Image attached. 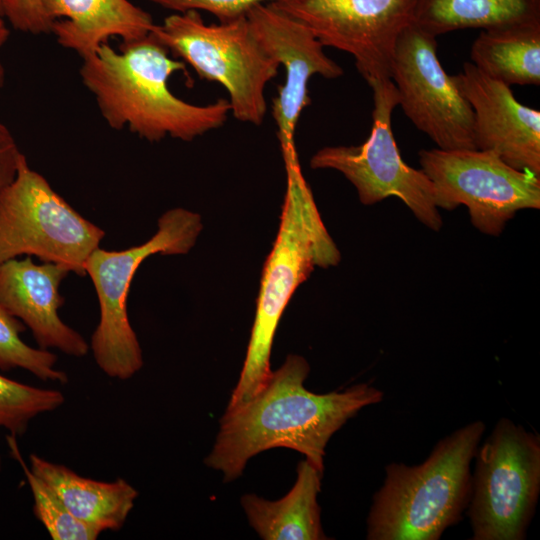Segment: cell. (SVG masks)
I'll use <instances>...</instances> for the list:
<instances>
[{
    "label": "cell",
    "mask_w": 540,
    "mask_h": 540,
    "mask_svg": "<svg viewBox=\"0 0 540 540\" xmlns=\"http://www.w3.org/2000/svg\"><path fill=\"white\" fill-rule=\"evenodd\" d=\"M373 91L372 128L358 146H327L310 159L313 169H333L342 173L356 188L364 205L397 197L425 226L434 231L442 227L434 187L420 169L406 164L392 131V112L399 104L391 79L369 85Z\"/></svg>",
    "instance_id": "9"
},
{
    "label": "cell",
    "mask_w": 540,
    "mask_h": 540,
    "mask_svg": "<svg viewBox=\"0 0 540 540\" xmlns=\"http://www.w3.org/2000/svg\"><path fill=\"white\" fill-rule=\"evenodd\" d=\"M104 236L22 157L16 178L0 195V263L36 256L83 276L87 258Z\"/></svg>",
    "instance_id": "8"
},
{
    "label": "cell",
    "mask_w": 540,
    "mask_h": 540,
    "mask_svg": "<svg viewBox=\"0 0 540 540\" xmlns=\"http://www.w3.org/2000/svg\"><path fill=\"white\" fill-rule=\"evenodd\" d=\"M169 53L151 32L122 43L119 51L103 43L82 58L81 81L109 127H127L149 142H158L166 136L192 141L224 125L230 113L227 99L195 105L169 89L170 76L186 67Z\"/></svg>",
    "instance_id": "2"
},
{
    "label": "cell",
    "mask_w": 540,
    "mask_h": 540,
    "mask_svg": "<svg viewBox=\"0 0 540 540\" xmlns=\"http://www.w3.org/2000/svg\"><path fill=\"white\" fill-rule=\"evenodd\" d=\"M5 0H0V15H2L3 3ZM3 16V15H2Z\"/></svg>",
    "instance_id": "28"
},
{
    "label": "cell",
    "mask_w": 540,
    "mask_h": 540,
    "mask_svg": "<svg viewBox=\"0 0 540 540\" xmlns=\"http://www.w3.org/2000/svg\"><path fill=\"white\" fill-rule=\"evenodd\" d=\"M23 156L12 132L0 121V195L16 178Z\"/></svg>",
    "instance_id": "26"
},
{
    "label": "cell",
    "mask_w": 540,
    "mask_h": 540,
    "mask_svg": "<svg viewBox=\"0 0 540 540\" xmlns=\"http://www.w3.org/2000/svg\"><path fill=\"white\" fill-rule=\"evenodd\" d=\"M275 6L305 24L325 47L353 56L370 85L389 80L396 42L416 0H288Z\"/></svg>",
    "instance_id": "12"
},
{
    "label": "cell",
    "mask_w": 540,
    "mask_h": 540,
    "mask_svg": "<svg viewBox=\"0 0 540 540\" xmlns=\"http://www.w3.org/2000/svg\"><path fill=\"white\" fill-rule=\"evenodd\" d=\"M282 155L287 186L280 228L264 265L245 361L228 405L247 401L270 378L275 332L297 287L316 267L336 266L341 259L303 176L297 151Z\"/></svg>",
    "instance_id": "3"
},
{
    "label": "cell",
    "mask_w": 540,
    "mask_h": 540,
    "mask_svg": "<svg viewBox=\"0 0 540 540\" xmlns=\"http://www.w3.org/2000/svg\"><path fill=\"white\" fill-rule=\"evenodd\" d=\"M485 432L473 421L439 440L420 464L392 462L367 516L368 540H438L471 496V463Z\"/></svg>",
    "instance_id": "4"
},
{
    "label": "cell",
    "mask_w": 540,
    "mask_h": 540,
    "mask_svg": "<svg viewBox=\"0 0 540 540\" xmlns=\"http://www.w3.org/2000/svg\"><path fill=\"white\" fill-rule=\"evenodd\" d=\"M246 17L260 44L285 70V81L272 101V116L281 151L296 150L298 119L311 102L310 79L316 74L335 79L344 71L305 24L273 3L255 5Z\"/></svg>",
    "instance_id": "13"
},
{
    "label": "cell",
    "mask_w": 540,
    "mask_h": 540,
    "mask_svg": "<svg viewBox=\"0 0 540 540\" xmlns=\"http://www.w3.org/2000/svg\"><path fill=\"white\" fill-rule=\"evenodd\" d=\"M470 57L481 72L508 86L540 84V20L481 30Z\"/></svg>",
    "instance_id": "19"
},
{
    "label": "cell",
    "mask_w": 540,
    "mask_h": 540,
    "mask_svg": "<svg viewBox=\"0 0 540 540\" xmlns=\"http://www.w3.org/2000/svg\"><path fill=\"white\" fill-rule=\"evenodd\" d=\"M1 469H2V459H1V456H0V472H1Z\"/></svg>",
    "instance_id": "29"
},
{
    "label": "cell",
    "mask_w": 540,
    "mask_h": 540,
    "mask_svg": "<svg viewBox=\"0 0 540 540\" xmlns=\"http://www.w3.org/2000/svg\"><path fill=\"white\" fill-rule=\"evenodd\" d=\"M406 117L440 149H476L473 110L437 57L436 37L414 22L400 34L391 64Z\"/></svg>",
    "instance_id": "11"
},
{
    "label": "cell",
    "mask_w": 540,
    "mask_h": 540,
    "mask_svg": "<svg viewBox=\"0 0 540 540\" xmlns=\"http://www.w3.org/2000/svg\"><path fill=\"white\" fill-rule=\"evenodd\" d=\"M202 228L198 213L173 208L162 214L157 232L145 243L119 251L99 246L87 258L85 274L94 285L100 309L89 349L107 376L126 380L143 366L140 343L127 313L128 294L137 269L154 254L188 253Z\"/></svg>",
    "instance_id": "5"
},
{
    "label": "cell",
    "mask_w": 540,
    "mask_h": 540,
    "mask_svg": "<svg viewBox=\"0 0 540 540\" xmlns=\"http://www.w3.org/2000/svg\"><path fill=\"white\" fill-rule=\"evenodd\" d=\"M16 436H6L11 456L19 463L33 497V512L54 540H95L101 531L75 518L55 492L24 461Z\"/></svg>",
    "instance_id": "21"
},
{
    "label": "cell",
    "mask_w": 540,
    "mask_h": 540,
    "mask_svg": "<svg viewBox=\"0 0 540 540\" xmlns=\"http://www.w3.org/2000/svg\"><path fill=\"white\" fill-rule=\"evenodd\" d=\"M64 395L55 389L27 385L0 374V428L23 435L32 419L59 408Z\"/></svg>",
    "instance_id": "23"
},
{
    "label": "cell",
    "mask_w": 540,
    "mask_h": 540,
    "mask_svg": "<svg viewBox=\"0 0 540 540\" xmlns=\"http://www.w3.org/2000/svg\"><path fill=\"white\" fill-rule=\"evenodd\" d=\"M10 35V31L6 26L4 17L0 15V49L5 45ZM5 83V68L0 61V89Z\"/></svg>",
    "instance_id": "27"
},
{
    "label": "cell",
    "mask_w": 540,
    "mask_h": 540,
    "mask_svg": "<svg viewBox=\"0 0 540 540\" xmlns=\"http://www.w3.org/2000/svg\"><path fill=\"white\" fill-rule=\"evenodd\" d=\"M53 20L57 43L81 58L96 51L109 38L122 43L146 37L155 26L152 16L129 0H42Z\"/></svg>",
    "instance_id": "16"
},
{
    "label": "cell",
    "mask_w": 540,
    "mask_h": 540,
    "mask_svg": "<svg viewBox=\"0 0 540 540\" xmlns=\"http://www.w3.org/2000/svg\"><path fill=\"white\" fill-rule=\"evenodd\" d=\"M26 326L0 304V369H24L44 381L65 384L68 375L56 368L57 355L21 339Z\"/></svg>",
    "instance_id": "22"
},
{
    "label": "cell",
    "mask_w": 540,
    "mask_h": 540,
    "mask_svg": "<svg viewBox=\"0 0 540 540\" xmlns=\"http://www.w3.org/2000/svg\"><path fill=\"white\" fill-rule=\"evenodd\" d=\"M70 273L64 265L33 262L31 256L0 263V304L27 326L40 348H55L82 357L89 344L58 314L64 299L59 289Z\"/></svg>",
    "instance_id": "15"
},
{
    "label": "cell",
    "mask_w": 540,
    "mask_h": 540,
    "mask_svg": "<svg viewBox=\"0 0 540 540\" xmlns=\"http://www.w3.org/2000/svg\"><path fill=\"white\" fill-rule=\"evenodd\" d=\"M164 8L183 13L189 10L206 11L220 23L245 16L257 4L288 0H148Z\"/></svg>",
    "instance_id": "24"
},
{
    "label": "cell",
    "mask_w": 540,
    "mask_h": 540,
    "mask_svg": "<svg viewBox=\"0 0 540 540\" xmlns=\"http://www.w3.org/2000/svg\"><path fill=\"white\" fill-rule=\"evenodd\" d=\"M452 77L473 110L476 149L493 151L511 167L540 176V112L471 62Z\"/></svg>",
    "instance_id": "14"
},
{
    "label": "cell",
    "mask_w": 540,
    "mask_h": 540,
    "mask_svg": "<svg viewBox=\"0 0 540 540\" xmlns=\"http://www.w3.org/2000/svg\"><path fill=\"white\" fill-rule=\"evenodd\" d=\"M540 20V0H416L413 22L437 37Z\"/></svg>",
    "instance_id": "20"
},
{
    "label": "cell",
    "mask_w": 540,
    "mask_h": 540,
    "mask_svg": "<svg viewBox=\"0 0 540 540\" xmlns=\"http://www.w3.org/2000/svg\"><path fill=\"white\" fill-rule=\"evenodd\" d=\"M29 460L31 471L79 521L101 532L122 528L138 497V491L126 480L106 482L86 478L36 454H31Z\"/></svg>",
    "instance_id": "17"
},
{
    "label": "cell",
    "mask_w": 540,
    "mask_h": 540,
    "mask_svg": "<svg viewBox=\"0 0 540 540\" xmlns=\"http://www.w3.org/2000/svg\"><path fill=\"white\" fill-rule=\"evenodd\" d=\"M321 473L307 459L297 465V477L290 491L270 501L246 494L241 505L250 526L264 540H325L318 494Z\"/></svg>",
    "instance_id": "18"
},
{
    "label": "cell",
    "mask_w": 540,
    "mask_h": 540,
    "mask_svg": "<svg viewBox=\"0 0 540 540\" xmlns=\"http://www.w3.org/2000/svg\"><path fill=\"white\" fill-rule=\"evenodd\" d=\"M2 15L15 30L33 35L51 33L54 22L46 15L42 0H5Z\"/></svg>",
    "instance_id": "25"
},
{
    "label": "cell",
    "mask_w": 540,
    "mask_h": 540,
    "mask_svg": "<svg viewBox=\"0 0 540 540\" xmlns=\"http://www.w3.org/2000/svg\"><path fill=\"white\" fill-rule=\"evenodd\" d=\"M419 161L437 207L466 206L482 233L498 236L517 211L540 208V176L511 167L493 151L422 149Z\"/></svg>",
    "instance_id": "10"
},
{
    "label": "cell",
    "mask_w": 540,
    "mask_h": 540,
    "mask_svg": "<svg viewBox=\"0 0 540 540\" xmlns=\"http://www.w3.org/2000/svg\"><path fill=\"white\" fill-rule=\"evenodd\" d=\"M152 33L203 79L222 85L230 113L241 122L261 125L267 112L265 88L280 68L263 48L245 16L206 24L199 11L174 13Z\"/></svg>",
    "instance_id": "6"
},
{
    "label": "cell",
    "mask_w": 540,
    "mask_h": 540,
    "mask_svg": "<svg viewBox=\"0 0 540 540\" xmlns=\"http://www.w3.org/2000/svg\"><path fill=\"white\" fill-rule=\"evenodd\" d=\"M309 372L304 357L290 354L254 396L228 405L205 465L231 482L252 457L282 447L303 454L323 473L331 437L360 410L381 402L384 393L368 383L314 393L304 385Z\"/></svg>",
    "instance_id": "1"
},
{
    "label": "cell",
    "mask_w": 540,
    "mask_h": 540,
    "mask_svg": "<svg viewBox=\"0 0 540 540\" xmlns=\"http://www.w3.org/2000/svg\"><path fill=\"white\" fill-rule=\"evenodd\" d=\"M474 459L471 539H525L540 493V435L500 418Z\"/></svg>",
    "instance_id": "7"
}]
</instances>
